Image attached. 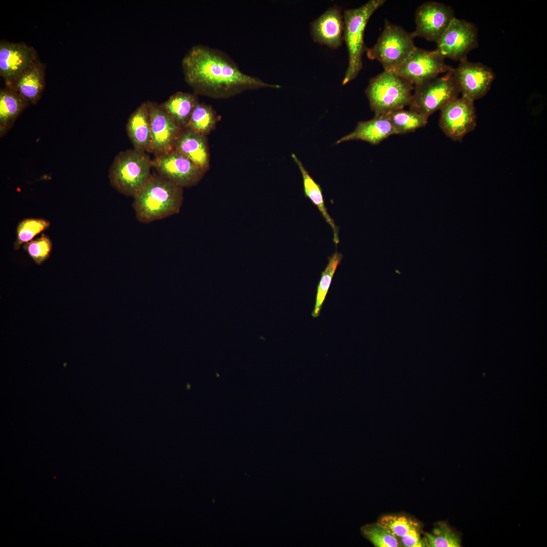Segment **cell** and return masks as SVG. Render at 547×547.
Masks as SVG:
<instances>
[{
    "instance_id": "6da1fadb",
    "label": "cell",
    "mask_w": 547,
    "mask_h": 547,
    "mask_svg": "<svg viewBox=\"0 0 547 547\" xmlns=\"http://www.w3.org/2000/svg\"><path fill=\"white\" fill-rule=\"evenodd\" d=\"M181 65L185 81L198 95L223 99L247 90L281 88L244 73L226 54L203 45L193 46Z\"/></svg>"
},
{
    "instance_id": "7a4b0ae2",
    "label": "cell",
    "mask_w": 547,
    "mask_h": 547,
    "mask_svg": "<svg viewBox=\"0 0 547 547\" xmlns=\"http://www.w3.org/2000/svg\"><path fill=\"white\" fill-rule=\"evenodd\" d=\"M183 189L157 174H151L133 198L137 220L148 223L178 214L183 204Z\"/></svg>"
},
{
    "instance_id": "3957f363",
    "label": "cell",
    "mask_w": 547,
    "mask_h": 547,
    "mask_svg": "<svg viewBox=\"0 0 547 547\" xmlns=\"http://www.w3.org/2000/svg\"><path fill=\"white\" fill-rule=\"evenodd\" d=\"M152 159L134 148L120 152L108 171L111 186L119 192L134 198L151 175Z\"/></svg>"
},
{
    "instance_id": "277c9868",
    "label": "cell",
    "mask_w": 547,
    "mask_h": 547,
    "mask_svg": "<svg viewBox=\"0 0 547 547\" xmlns=\"http://www.w3.org/2000/svg\"><path fill=\"white\" fill-rule=\"evenodd\" d=\"M385 2V0H371L358 8L344 11L343 40L348 54V65L343 85L354 80L361 70L362 56L367 50L364 42L366 25L372 15Z\"/></svg>"
},
{
    "instance_id": "5b68a950",
    "label": "cell",
    "mask_w": 547,
    "mask_h": 547,
    "mask_svg": "<svg viewBox=\"0 0 547 547\" xmlns=\"http://www.w3.org/2000/svg\"><path fill=\"white\" fill-rule=\"evenodd\" d=\"M414 86L394 73L384 70L371 79L365 90L375 115L404 108L411 103Z\"/></svg>"
},
{
    "instance_id": "8992f818",
    "label": "cell",
    "mask_w": 547,
    "mask_h": 547,
    "mask_svg": "<svg viewBox=\"0 0 547 547\" xmlns=\"http://www.w3.org/2000/svg\"><path fill=\"white\" fill-rule=\"evenodd\" d=\"M414 37L402 27L385 20L376 43L367 49L369 59L379 61L384 70L390 71L400 65L416 47Z\"/></svg>"
},
{
    "instance_id": "52a82bcc",
    "label": "cell",
    "mask_w": 547,
    "mask_h": 547,
    "mask_svg": "<svg viewBox=\"0 0 547 547\" xmlns=\"http://www.w3.org/2000/svg\"><path fill=\"white\" fill-rule=\"evenodd\" d=\"M453 70L414 87L410 109L428 118L435 111L458 98L460 92Z\"/></svg>"
},
{
    "instance_id": "ba28073f",
    "label": "cell",
    "mask_w": 547,
    "mask_h": 547,
    "mask_svg": "<svg viewBox=\"0 0 547 547\" xmlns=\"http://www.w3.org/2000/svg\"><path fill=\"white\" fill-rule=\"evenodd\" d=\"M454 68L435 50H425L416 47L398 66L390 70L411 83L414 87L432 80Z\"/></svg>"
},
{
    "instance_id": "9c48e42d",
    "label": "cell",
    "mask_w": 547,
    "mask_h": 547,
    "mask_svg": "<svg viewBox=\"0 0 547 547\" xmlns=\"http://www.w3.org/2000/svg\"><path fill=\"white\" fill-rule=\"evenodd\" d=\"M436 50L444 58L460 62L478 46V30L472 23L454 18L436 42Z\"/></svg>"
},
{
    "instance_id": "30bf717a",
    "label": "cell",
    "mask_w": 547,
    "mask_h": 547,
    "mask_svg": "<svg viewBox=\"0 0 547 547\" xmlns=\"http://www.w3.org/2000/svg\"><path fill=\"white\" fill-rule=\"evenodd\" d=\"M152 165L158 175L183 188L196 185L206 173L174 150L154 155Z\"/></svg>"
},
{
    "instance_id": "8fae6325",
    "label": "cell",
    "mask_w": 547,
    "mask_h": 547,
    "mask_svg": "<svg viewBox=\"0 0 547 547\" xmlns=\"http://www.w3.org/2000/svg\"><path fill=\"white\" fill-rule=\"evenodd\" d=\"M439 125L443 132L455 141H461L477 125L474 101L461 96L440 109Z\"/></svg>"
},
{
    "instance_id": "7c38bea8",
    "label": "cell",
    "mask_w": 547,
    "mask_h": 547,
    "mask_svg": "<svg viewBox=\"0 0 547 547\" xmlns=\"http://www.w3.org/2000/svg\"><path fill=\"white\" fill-rule=\"evenodd\" d=\"M453 75L461 96L474 101L488 92L495 78L491 68L467 60L460 62Z\"/></svg>"
},
{
    "instance_id": "4fadbf2b",
    "label": "cell",
    "mask_w": 547,
    "mask_h": 547,
    "mask_svg": "<svg viewBox=\"0 0 547 547\" xmlns=\"http://www.w3.org/2000/svg\"><path fill=\"white\" fill-rule=\"evenodd\" d=\"M454 18L450 7L436 2L425 3L416 11V28L411 34L414 38L421 37L436 43Z\"/></svg>"
},
{
    "instance_id": "5bb4252c",
    "label": "cell",
    "mask_w": 547,
    "mask_h": 547,
    "mask_svg": "<svg viewBox=\"0 0 547 547\" xmlns=\"http://www.w3.org/2000/svg\"><path fill=\"white\" fill-rule=\"evenodd\" d=\"M146 103L150 122L149 153L156 155L173 150L175 142L183 128L175 123L160 104L151 101Z\"/></svg>"
},
{
    "instance_id": "9a60e30c",
    "label": "cell",
    "mask_w": 547,
    "mask_h": 547,
    "mask_svg": "<svg viewBox=\"0 0 547 547\" xmlns=\"http://www.w3.org/2000/svg\"><path fill=\"white\" fill-rule=\"evenodd\" d=\"M38 60L32 46L22 42H0V74L5 84Z\"/></svg>"
},
{
    "instance_id": "2e32d148",
    "label": "cell",
    "mask_w": 547,
    "mask_h": 547,
    "mask_svg": "<svg viewBox=\"0 0 547 547\" xmlns=\"http://www.w3.org/2000/svg\"><path fill=\"white\" fill-rule=\"evenodd\" d=\"M343 31V16L337 6L329 8L310 24L314 41L331 49H335L341 46Z\"/></svg>"
},
{
    "instance_id": "e0dca14e",
    "label": "cell",
    "mask_w": 547,
    "mask_h": 547,
    "mask_svg": "<svg viewBox=\"0 0 547 547\" xmlns=\"http://www.w3.org/2000/svg\"><path fill=\"white\" fill-rule=\"evenodd\" d=\"M45 65L40 60L23 71L6 86L14 90L29 104L40 100L45 88Z\"/></svg>"
},
{
    "instance_id": "ac0fdd59",
    "label": "cell",
    "mask_w": 547,
    "mask_h": 547,
    "mask_svg": "<svg viewBox=\"0 0 547 547\" xmlns=\"http://www.w3.org/2000/svg\"><path fill=\"white\" fill-rule=\"evenodd\" d=\"M174 150L187 158L207 172L210 168V151L207 136L187 128L182 129Z\"/></svg>"
},
{
    "instance_id": "d6986e66",
    "label": "cell",
    "mask_w": 547,
    "mask_h": 547,
    "mask_svg": "<svg viewBox=\"0 0 547 547\" xmlns=\"http://www.w3.org/2000/svg\"><path fill=\"white\" fill-rule=\"evenodd\" d=\"M393 135L397 133L391 123L385 114H381L375 115L368 121L359 122L353 131L338 140L335 144L361 140L372 145H378Z\"/></svg>"
},
{
    "instance_id": "ffe728a7",
    "label": "cell",
    "mask_w": 547,
    "mask_h": 547,
    "mask_svg": "<svg viewBox=\"0 0 547 547\" xmlns=\"http://www.w3.org/2000/svg\"><path fill=\"white\" fill-rule=\"evenodd\" d=\"M126 130L134 149L149 153L151 131L146 101L140 105L130 115L126 124Z\"/></svg>"
},
{
    "instance_id": "44dd1931",
    "label": "cell",
    "mask_w": 547,
    "mask_h": 547,
    "mask_svg": "<svg viewBox=\"0 0 547 547\" xmlns=\"http://www.w3.org/2000/svg\"><path fill=\"white\" fill-rule=\"evenodd\" d=\"M291 156L301 173L305 197L308 198L317 207L326 222L331 227L333 235V241L337 246L339 242L338 237L339 227L335 224L334 220L327 211L321 185L315 181L296 155L293 153Z\"/></svg>"
},
{
    "instance_id": "7402d4cb",
    "label": "cell",
    "mask_w": 547,
    "mask_h": 547,
    "mask_svg": "<svg viewBox=\"0 0 547 547\" xmlns=\"http://www.w3.org/2000/svg\"><path fill=\"white\" fill-rule=\"evenodd\" d=\"M29 103L8 87L0 90V136L3 137Z\"/></svg>"
},
{
    "instance_id": "603a6c76",
    "label": "cell",
    "mask_w": 547,
    "mask_h": 547,
    "mask_svg": "<svg viewBox=\"0 0 547 547\" xmlns=\"http://www.w3.org/2000/svg\"><path fill=\"white\" fill-rule=\"evenodd\" d=\"M199 102L198 95L194 93L179 91L160 105L178 126L184 128Z\"/></svg>"
},
{
    "instance_id": "cb8c5ba5",
    "label": "cell",
    "mask_w": 547,
    "mask_h": 547,
    "mask_svg": "<svg viewBox=\"0 0 547 547\" xmlns=\"http://www.w3.org/2000/svg\"><path fill=\"white\" fill-rule=\"evenodd\" d=\"M220 118L212 105L199 102L194 109L185 128L207 136L215 130Z\"/></svg>"
},
{
    "instance_id": "d4e9b609",
    "label": "cell",
    "mask_w": 547,
    "mask_h": 547,
    "mask_svg": "<svg viewBox=\"0 0 547 547\" xmlns=\"http://www.w3.org/2000/svg\"><path fill=\"white\" fill-rule=\"evenodd\" d=\"M385 115L391 123L397 135L413 132L426 126L428 120V118L424 115L410 109H397Z\"/></svg>"
},
{
    "instance_id": "484cf974",
    "label": "cell",
    "mask_w": 547,
    "mask_h": 547,
    "mask_svg": "<svg viewBox=\"0 0 547 547\" xmlns=\"http://www.w3.org/2000/svg\"><path fill=\"white\" fill-rule=\"evenodd\" d=\"M343 258L341 253L337 250L328 258V262L324 271L317 286L316 302L311 315L318 317L320 314L322 305L329 289L334 273Z\"/></svg>"
},
{
    "instance_id": "4316f807",
    "label": "cell",
    "mask_w": 547,
    "mask_h": 547,
    "mask_svg": "<svg viewBox=\"0 0 547 547\" xmlns=\"http://www.w3.org/2000/svg\"><path fill=\"white\" fill-rule=\"evenodd\" d=\"M424 542L430 547H459L461 546L460 534L445 522H438L431 533H425Z\"/></svg>"
},
{
    "instance_id": "83f0119b",
    "label": "cell",
    "mask_w": 547,
    "mask_h": 547,
    "mask_svg": "<svg viewBox=\"0 0 547 547\" xmlns=\"http://www.w3.org/2000/svg\"><path fill=\"white\" fill-rule=\"evenodd\" d=\"M50 222L42 218H27L19 222L16 228L15 250L20 248L23 244L32 240L37 235L49 228Z\"/></svg>"
},
{
    "instance_id": "f1b7e54d",
    "label": "cell",
    "mask_w": 547,
    "mask_h": 547,
    "mask_svg": "<svg viewBox=\"0 0 547 547\" xmlns=\"http://www.w3.org/2000/svg\"><path fill=\"white\" fill-rule=\"evenodd\" d=\"M377 523L396 537H401L413 529L418 528V524L403 516L385 515Z\"/></svg>"
},
{
    "instance_id": "f546056e",
    "label": "cell",
    "mask_w": 547,
    "mask_h": 547,
    "mask_svg": "<svg viewBox=\"0 0 547 547\" xmlns=\"http://www.w3.org/2000/svg\"><path fill=\"white\" fill-rule=\"evenodd\" d=\"M363 536L376 547H397L400 544L395 537L378 523L361 528Z\"/></svg>"
},
{
    "instance_id": "4dcf8cb0",
    "label": "cell",
    "mask_w": 547,
    "mask_h": 547,
    "mask_svg": "<svg viewBox=\"0 0 547 547\" xmlns=\"http://www.w3.org/2000/svg\"><path fill=\"white\" fill-rule=\"evenodd\" d=\"M51 240L43 233L39 238L31 240L23 245L24 249L37 264H42L48 258L52 250Z\"/></svg>"
},
{
    "instance_id": "1f68e13d",
    "label": "cell",
    "mask_w": 547,
    "mask_h": 547,
    "mask_svg": "<svg viewBox=\"0 0 547 547\" xmlns=\"http://www.w3.org/2000/svg\"><path fill=\"white\" fill-rule=\"evenodd\" d=\"M401 538L402 543L404 546H425L424 541L420 538L418 528L413 529L410 530L406 534Z\"/></svg>"
}]
</instances>
